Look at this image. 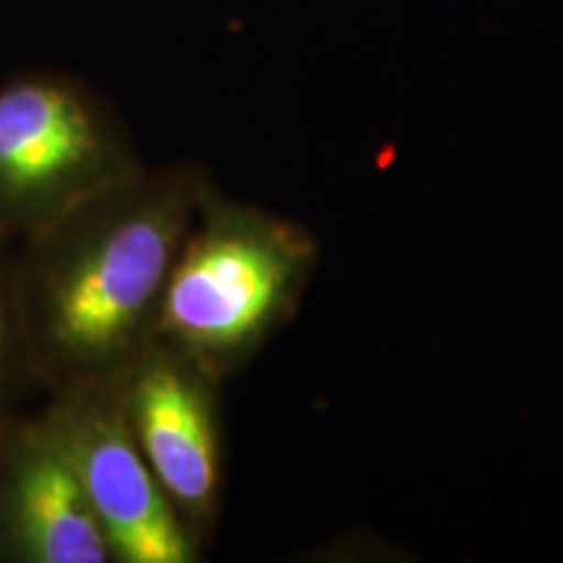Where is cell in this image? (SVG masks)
Segmentation results:
<instances>
[{
	"label": "cell",
	"instance_id": "3",
	"mask_svg": "<svg viewBox=\"0 0 563 563\" xmlns=\"http://www.w3.org/2000/svg\"><path fill=\"white\" fill-rule=\"evenodd\" d=\"M139 170L123 125L84 84L24 74L0 87V238L32 241Z\"/></svg>",
	"mask_w": 563,
	"mask_h": 563
},
{
	"label": "cell",
	"instance_id": "4",
	"mask_svg": "<svg viewBox=\"0 0 563 563\" xmlns=\"http://www.w3.org/2000/svg\"><path fill=\"white\" fill-rule=\"evenodd\" d=\"M45 415L74 462L112 561H199V534L183 522L141 454L118 382L58 391Z\"/></svg>",
	"mask_w": 563,
	"mask_h": 563
},
{
	"label": "cell",
	"instance_id": "5",
	"mask_svg": "<svg viewBox=\"0 0 563 563\" xmlns=\"http://www.w3.org/2000/svg\"><path fill=\"white\" fill-rule=\"evenodd\" d=\"M220 382L191 355L154 340L118 378L133 439L196 534L214 522L222 493Z\"/></svg>",
	"mask_w": 563,
	"mask_h": 563
},
{
	"label": "cell",
	"instance_id": "1",
	"mask_svg": "<svg viewBox=\"0 0 563 563\" xmlns=\"http://www.w3.org/2000/svg\"><path fill=\"white\" fill-rule=\"evenodd\" d=\"M203 188L191 167H144L26 241L21 319L34 376L55 394L118 382L154 340Z\"/></svg>",
	"mask_w": 563,
	"mask_h": 563
},
{
	"label": "cell",
	"instance_id": "6",
	"mask_svg": "<svg viewBox=\"0 0 563 563\" xmlns=\"http://www.w3.org/2000/svg\"><path fill=\"white\" fill-rule=\"evenodd\" d=\"M0 561H112L102 525L47 415L0 431Z\"/></svg>",
	"mask_w": 563,
	"mask_h": 563
},
{
	"label": "cell",
	"instance_id": "2",
	"mask_svg": "<svg viewBox=\"0 0 563 563\" xmlns=\"http://www.w3.org/2000/svg\"><path fill=\"white\" fill-rule=\"evenodd\" d=\"M316 266L300 224L203 188L167 274L154 342L224 378L290 319Z\"/></svg>",
	"mask_w": 563,
	"mask_h": 563
},
{
	"label": "cell",
	"instance_id": "7",
	"mask_svg": "<svg viewBox=\"0 0 563 563\" xmlns=\"http://www.w3.org/2000/svg\"><path fill=\"white\" fill-rule=\"evenodd\" d=\"M24 376H34L30 342L19 306L16 269L0 256V402L16 389Z\"/></svg>",
	"mask_w": 563,
	"mask_h": 563
}]
</instances>
